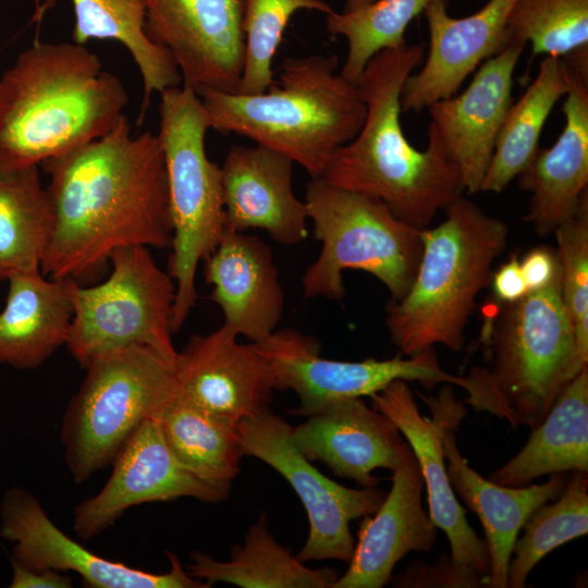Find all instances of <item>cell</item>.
<instances>
[{
	"instance_id": "cell-38",
	"label": "cell",
	"mask_w": 588,
	"mask_h": 588,
	"mask_svg": "<svg viewBox=\"0 0 588 588\" xmlns=\"http://www.w3.org/2000/svg\"><path fill=\"white\" fill-rule=\"evenodd\" d=\"M489 575L441 554L434 563L413 561L405 569L391 577L399 588H479L488 587Z\"/></svg>"
},
{
	"instance_id": "cell-33",
	"label": "cell",
	"mask_w": 588,
	"mask_h": 588,
	"mask_svg": "<svg viewBox=\"0 0 588 588\" xmlns=\"http://www.w3.org/2000/svg\"><path fill=\"white\" fill-rule=\"evenodd\" d=\"M523 528L509 564L510 588L525 587L540 560L559 546L588 532V473L572 471L558 500L539 506Z\"/></svg>"
},
{
	"instance_id": "cell-29",
	"label": "cell",
	"mask_w": 588,
	"mask_h": 588,
	"mask_svg": "<svg viewBox=\"0 0 588 588\" xmlns=\"http://www.w3.org/2000/svg\"><path fill=\"white\" fill-rule=\"evenodd\" d=\"M189 575L209 587L217 583L242 588H331L339 574L331 568H310L282 547L268 529L266 516L250 525L243 546L229 561L193 551Z\"/></svg>"
},
{
	"instance_id": "cell-1",
	"label": "cell",
	"mask_w": 588,
	"mask_h": 588,
	"mask_svg": "<svg viewBox=\"0 0 588 588\" xmlns=\"http://www.w3.org/2000/svg\"><path fill=\"white\" fill-rule=\"evenodd\" d=\"M54 212L41 264L51 279L85 280L122 247L170 248L173 235L158 134L132 135L123 114L106 135L42 162Z\"/></svg>"
},
{
	"instance_id": "cell-2",
	"label": "cell",
	"mask_w": 588,
	"mask_h": 588,
	"mask_svg": "<svg viewBox=\"0 0 588 588\" xmlns=\"http://www.w3.org/2000/svg\"><path fill=\"white\" fill-rule=\"evenodd\" d=\"M422 59L424 48L407 42L370 59L356 83L367 109L364 124L334 151L320 176L381 200L418 230L428 228L464 192L458 170L430 124L424 150L403 132L402 87Z\"/></svg>"
},
{
	"instance_id": "cell-7",
	"label": "cell",
	"mask_w": 588,
	"mask_h": 588,
	"mask_svg": "<svg viewBox=\"0 0 588 588\" xmlns=\"http://www.w3.org/2000/svg\"><path fill=\"white\" fill-rule=\"evenodd\" d=\"M83 368L85 378L66 407L60 433L76 482L112 465L142 424L158 418L179 393L174 360L148 346L111 351Z\"/></svg>"
},
{
	"instance_id": "cell-15",
	"label": "cell",
	"mask_w": 588,
	"mask_h": 588,
	"mask_svg": "<svg viewBox=\"0 0 588 588\" xmlns=\"http://www.w3.org/2000/svg\"><path fill=\"white\" fill-rule=\"evenodd\" d=\"M112 465L102 489L74 507L72 527L83 541L100 535L132 506L180 498L216 503L231 488L206 481L182 465L157 418L142 424Z\"/></svg>"
},
{
	"instance_id": "cell-10",
	"label": "cell",
	"mask_w": 588,
	"mask_h": 588,
	"mask_svg": "<svg viewBox=\"0 0 588 588\" xmlns=\"http://www.w3.org/2000/svg\"><path fill=\"white\" fill-rule=\"evenodd\" d=\"M107 280L81 286L72 281L73 319L65 347L84 367L93 358L131 345L151 347L175 360L172 316L175 282L149 247L114 250Z\"/></svg>"
},
{
	"instance_id": "cell-26",
	"label": "cell",
	"mask_w": 588,
	"mask_h": 588,
	"mask_svg": "<svg viewBox=\"0 0 588 588\" xmlns=\"http://www.w3.org/2000/svg\"><path fill=\"white\" fill-rule=\"evenodd\" d=\"M8 281L0 311V365L37 368L68 343L73 280L51 279L39 270L13 274Z\"/></svg>"
},
{
	"instance_id": "cell-22",
	"label": "cell",
	"mask_w": 588,
	"mask_h": 588,
	"mask_svg": "<svg viewBox=\"0 0 588 588\" xmlns=\"http://www.w3.org/2000/svg\"><path fill=\"white\" fill-rule=\"evenodd\" d=\"M306 417L292 427L296 448L362 487L378 485L377 468L393 471L407 444L395 424L362 397L334 401Z\"/></svg>"
},
{
	"instance_id": "cell-27",
	"label": "cell",
	"mask_w": 588,
	"mask_h": 588,
	"mask_svg": "<svg viewBox=\"0 0 588 588\" xmlns=\"http://www.w3.org/2000/svg\"><path fill=\"white\" fill-rule=\"evenodd\" d=\"M588 473V368L565 383L523 449L490 480L523 487L543 475Z\"/></svg>"
},
{
	"instance_id": "cell-28",
	"label": "cell",
	"mask_w": 588,
	"mask_h": 588,
	"mask_svg": "<svg viewBox=\"0 0 588 588\" xmlns=\"http://www.w3.org/2000/svg\"><path fill=\"white\" fill-rule=\"evenodd\" d=\"M75 23L73 42L85 45L90 39L121 42L131 53L143 79L144 95L139 121L155 93L182 85V77L167 49L151 41L145 32L144 0H71ZM56 0H35V20L40 21Z\"/></svg>"
},
{
	"instance_id": "cell-5",
	"label": "cell",
	"mask_w": 588,
	"mask_h": 588,
	"mask_svg": "<svg viewBox=\"0 0 588 588\" xmlns=\"http://www.w3.org/2000/svg\"><path fill=\"white\" fill-rule=\"evenodd\" d=\"M445 212L440 224L421 230L415 278L406 294L387 309L391 341L405 356L436 344L463 350L476 299L489 286L493 265L507 245L506 223L476 203L460 196Z\"/></svg>"
},
{
	"instance_id": "cell-11",
	"label": "cell",
	"mask_w": 588,
	"mask_h": 588,
	"mask_svg": "<svg viewBox=\"0 0 588 588\" xmlns=\"http://www.w3.org/2000/svg\"><path fill=\"white\" fill-rule=\"evenodd\" d=\"M253 345L270 369L274 390L298 396L299 405L291 411L296 415L309 416L338 400L370 396L395 380L418 381L428 390L438 383L471 390L467 376L441 368L433 347L407 358L334 360L321 356L317 339L295 329H277Z\"/></svg>"
},
{
	"instance_id": "cell-4",
	"label": "cell",
	"mask_w": 588,
	"mask_h": 588,
	"mask_svg": "<svg viewBox=\"0 0 588 588\" xmlns=\"http://www.w3.org/2000/svg\"><path fill=\"white\" fill-rule=\"evenodd\" d=\"M338 66L336 54L286 58L280 79L265 93H196L210 128L277 150L320 177L334 151L357 135L367 112L358 86Z\"/></svg>"
},
{
	"instance_id": "cell-42",
	"label": "cell",
	"mask_w": 588,
	"mask_h": 588,
	"mask_svg": "<svg viewBox=\"0 0 588 588\" xmlns=\"http://www.w3.org/2000/svg\"><path fill=\"white\" fill-rule=\"evenodd\" d=\"M372 1L373 0H345L343 11H351V10L360 8L363 5H366Z\"/></svg>"
},
{
	"instance_id": "cell-41",
	"label": "cell",
	"mask_w": 588,
	"mask_h": 588,
	"mask_svg": "<svg viewBox=\"0 0 588 588\" xmlns=\"http://www.w3.org/2000/svg\"><path fill=\"white\" fill-rule=\"evenodd\" d=\"M11 588H71L72 578L56 569H29L11 560Z\"/></svg>"
},
{
	"instance_id": "cell-40",
	"label": "cell",
	"mask_w": 588,
	"mask_h": 588,
	"mask_svg": "<svg viewBox=\"0 0 588 588\" xmlns=\"http://www.w3.org/2000/svg\"><path fill=\"white\" fill-rule=\"evenodd\" d=\"M489 285L495 299L503 305L515 303L529 292L516 254L493 270Z\"/></svg>"
},
{
	"instance_id": "cell-35",
	"label": "cell",
	"mask_w": 588,
	"mask_h": 588,
	"mask_svg": "<svg viewBox=\"0 0 588 588\" xmlns=\"http://www.w3.org/2000/svg\"><path fill=\"white\" fill-rule=\"evenodd\" d=\"M299 10L333 11L324 0H245L244 66L236 93L261 94L274 83L272 60L291 17Z\"/></svg>"
},
{
	"instance_id": "cell-31",
	"label": "cell",
	"mask_w": 588,
	"mask_h": 588,
	"mask_svg": "<svg viewBox=\"0 0 588 588\" xmlns=\"http://www.w3.org/2000/svg\"><path fill=\"white\" fill-rule=\"evenodd\" d=\"M567 88L561 58L544 56L534 81L505 115L480 192H503L531 163L543 125Z\"/></svg>"
},
{
	"instance_id": "cell-32",
	"label": "cell",
	"mask_w": 588,
	"mask_h": 588,
	"mask_svg": "<svg viewBox=\"0 0 588 588\" xmlns=\"http://www.w3.org/2000/svg\"><path fill=\"white\" fill-rule=\"evenodd\" d=\"M157 419L182 465L206 481L231 487L244 456L236 426L204 412L180 391Z\"/></svg>"
},
{
	"instance_id": "cell-37",
	"label": "cell",
	"mask_w": 588,
	"mask_h": 588,
	"mask_svg": "<svg viewBox=\"0 0 588 588\" xmlns=\"http://www.w3.org/2000/svg\"><path fill=\"white\" fill-rule=\"evenodd\" d=\"M560 264L561 296L572 324L576 365H588V195L553 232Z\"/></svg>"
},
{
	"instance_id": "cell-19",
	"label": "cell",
	"mask_w": 588,
	"mask_h": 588,
	"mask_svg": "<svg viewBox=\"0 0 588 588\" xmlns=\"http://www.w3.org/2000/svg\"><path fill=\"white\" fill-rule=\"evenodd\" d=\"M222 324L208 334H194L174 360L180 393L225 422L269 409L273 397L270 369L253 343L241 344Z\"/></svg>"
},
{
	"instance_id": "cell-18",
	"label": "cell",
	"mask_w": 588,
	"mask_h": 588,
	"mask_svg": "<svg viewBox=\"0 0 588 588\" xmlns=\"http://www.w3.org/2000/svg\"><path fill=\"white\" fill-rule=\"evenodd\" d=\"M561 60L568 81L563 130L517 176L519 187L530 194L525 220L542 237L572 217L588 195V47Z\"/></svg>"
},
{
	"instance_id": "cell-3",
	"label": "cell",
	"mask_w": 588,
	"mask_h": 588,
	"mask_svg": "<svg viewBox=\"0 0 588 588\" xmlns=\"http://www.w3.org/2000/svg\"><path fill=\"white\" fill-rule=\"evenodd\" d=\"M127 91L84 45L36 40L0 78V169L38 166L109 133Z\"/></svg>"
},
{
	"instance_id": "cell-9",
	"label": "cell",
	"mask_w": 588,
	"mask_h": 588,
	"mask_svg": "<svg viewBox=\"0 0 588 588\" xmlns=\"http://www.w3.org/2000/svg\"><path fill=\"white\" fill-rule=\"evenodd\" d=\"M158 136L164 155L173 235L168 272L175 282L173 333L197 299L196 271L225 233L221 168L206 152L210 124L197 93L184 85L160 94Z\"/></svg>"
},
{
	"instance_id": "cell-34",
	"label": "cell",
	"mask_w": 588,
	"mask_h": 588,
	"mask_svg": "<svg viewBox=\"0 0 588 588\" xmlns=\"http://www.w3.org/2000/svg\"><path fill=\"white\" fill-rule=\"evenodd\" d=\"M430 1L373 0L351 11L328 13V33L347 41V54L340 73L356 84L373 56L406 44L404 34L408 24Z\"/></svg>"
},
{
	"instance_id": "cell-12",
	"label": "cell",
	"mask_w": 588,
	"mask_h": 588,
	"mask_svg": "<svg viewBox=\"0 0 588 588\" xmlns=\"http://www.w3.org/2000/svg\"><path fill=\"white\" fill-rule=\"evenodd\" d=\"M242 452L278 471L302 501L309 522L303 561L348 563L355 549L350 523L372 515L385 497L377 487L352 489L322 475L292 440V426L267 409L236 425Z\"/></svg>"
},
{
	"instance_id": "cell-14",
	"label": "cell",
	"mask_w": 588,
	"mask_h": 588,
	"mask_svg": "<svg viewBox=\"0 0 588 588\" xmlns=\"http://www.w3.org/2000/svg\"><path fill=\"white\" fill-rule=\"evenodd\" d=\"M0 537L13 543L11 560L29 569L74 572L91 588H208L189 575L176 555L171 568L150 573L93 553L64 534L38 499L23 487L9 488L0 504Z\"/></svg>"
},
{
	"instance_id": "cell-20",
	"label": "cell",
	"mask_w": 588,
	"mask_h": 588,
	"mask_svg": "<svg viewBox=\"0 0 588 588\" xmlns=\"http://www.w3.org/2000/svg\"><path fill=\"white\" fill-rule=\"evenodd\" d=\"M515 1L489 0L474 14L457 19L449 15L446 0H431L422 12L430 36L428 56L402 87V111H421L456 95L481 62L501 52L513 38L507 16Z\"/></svg>"
},
{
	"instance_id": "cell-30",
	"label": "cell",
	"mask_w": 588,
	"mask_h": 588,
	"mask_svg": "<svg viewBox=\"0 0 588 588\" xmlns=\"http://www.w3.org/2000/svg\"><path fill=\"white\" fill-rule=\"evenodd\" d=\"M53 230V207L38 166L0 169V280L39 271Z\"/></svg>"
},
{
	"instance_id": "cell-8",
	"label": "cell",
	"mask_w": 588,
	"mask_h": 588,
	"mask_svg": "<svg viewBox=\"0 0 588 588\" xmlns=\"http://www.w3.org/2000/svg\"><path fill=\"white\" fill-rule=\"evenodd\" d=\"M305 204L321 247L302 275L307 298L341 301L343 273L362 270L377 278L392 299L408 291L421 256V230L400 220L381 200L311 177Z\"/></svg>"
},
{
	"instance_id": "cell-36",
	"label": "cell",
	"mask_w": 588,
	"mask_h": 588,
	"mask_svg": "<svg viewBox=\"0 0 588 588\" xmlns=\"http://www.w3.org/2000/svg\"><path fill=\"white\" fill-rule=\"evenodd\" d=\"M507 26L535 56L562 58L588 47V0H516Z\"/></svg>"
},
{
	"instance_id": "cell-13",
	"label": "cell",
	"mask_w": 588,
	"mask_h": 588,
	"mask_svg": "<svg viewBox=\"0 0 588 588\" xmlns=\"http://www.w3.org/2000/svg\"><path fill=\"white\" fill-rule=\"evenodd\" d=\"M145 32L172 56L182 85L236 93L244 66L245 0H144Z\"/></svg>"
},
{
	"instance_id": "cell-39",
	"label": "cell",
	"mask_w": 588,
	"mask_h": 588,
	"mask_svg": "<svg viewBox=\"0 0 588 588\" xmlns=\"http://www.w3.org/2000/svg\"><path fill=\"white\" fill-rule=\"evenodd\" d=\"M520 269L529 292L547 287L560 275V264L555 249L537 246L520 259Z\"/></svg>"
},
{
	"instance_id": "cell-25",
	"label": "cell",
	"mask_w": 588,
	"mask_h": 588,
	"mask_svg": "<svg viewBox=\"0 0 588 588\" xmlns=\"http://www.w3.org/2000/svg\"><path fill=\"white\" fill-rule=\"evenodd\" d=\"M442 431L444 456L452 489L482 523L490 558L489 588H507V572L513 546L529 516L542 504L558 499L566 487L568 473H555L542 483L507 487L486 479L461 455L453 428Z\"/></svg>"
},
{
	"instance_id": "cell-21",
	"label": "cell",
	"mask_w": 588,
	"mask_h": 588,
	"mask_svg": "<svg viewBox=\"0 0 588 588\" xmlns=\"http://www.w3.org/2000/svg\"><path fill=\"white\" fill-rule=\"evenodd\" d=\"M424 488L419 464L407 443L393 470L389 494L372 517H364L348 568L331 588H381L408 552L433 548L437 526L422 507Z\"/></svg>"
},
{
	"instance_id": "cell-24",
	"label": "cell",
	"mask_w": 588,
	"mask_h": 588,
	"mask_svg": "<svg viewBox=\"0 0 588 588\" xmlns=\"http://www.w3.org/2000/svg\"><path fill=\"white\" fill-rule=\"evenodd\" d=\"M204 261L210 298L221 309L223 324L252 343L272 334L285 297L270 246L256 235L225 231Z\"/></svg>"
},
{
	"instance_id": "cell-17",
	"label": "cell",
	"mask_w": 588,
	"mask_h": 588,
	"mask_svg": "<svg viewBox=\"0 0 588 588\" xmlns=\"http://www.w3.org/2000/svg\"><path fill=\"white\" fill-rule=\"evenodd\" d=\"M527 44L513 37L486 60L460 95L427 109L442 145L456 166L463 191L480 192L495 142L513 102L514 72Z\"/></svg>"
},
{
	"instance_id": "cell-6",
	"label": "cell",
	"mask_w": 588,
	"mask_h": 588,
	"mask_svg": "<svg viewBox=\"0 0 588 588\" xmlns=\"http://www.w3.org/2000/svg\"><path fill=\"white\" fill-rule=\"evenodd\" d=\"M482 330L491 368L473 367L475 395L465 403L513 428L537 427L561 389L580 371L575 340L561 296L560 275L544 289L503 305Z\"/></svg>"
},
{
	"instance_id": "cell-16",
	"label": "cell",
	"mask_w": 588,
	"mask_h": 588,
	"mask_svg": "<svg viewBox=\"0 0 588 588\" xmlns=\"http://www.w3.org/2000/svg\"><path fill=\"white\" fill-rule=\"evenodd\" d=\"M372 407L383 413L406 438L427 488L429 516L442 529L451 546V558L490 576V558L486 540L480 539L466 519L465 509L456 500L444 464L443 428L458 422L462 404L445 387L432 400L433 418L420 414L407 381L395 380L369 396Z\"/></svg>"
},
{
	"instance_id": "cell-23",
	"label": "cell",
	"mask_w": 588,
	"mask_h": 588,
	"mask_svg": "<svg viewBox=\"0 0 588 588\" xmlns=\"http://www.w3.org/2000/svg\"><path fill=\"white\" fill-rule=\"evenodd\" d=\"M294 161L256 144L232 146L221 168L225 231L261 229L282 245L307 235V208L293 191Z\"/></svg>"
}]
</instances>
